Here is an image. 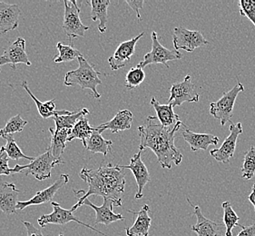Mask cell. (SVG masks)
Segmentation results:
<instances>
[{
    "mask_svg": "<svg viewBox=\"0 0 255 236\" xmlns=\"http://www.w3.org/2000/svg\"><path fill=\"white\" fill-rule=\"evenodd\" d=\"M52 206H53V212L51 214L48 215H43L41 216L37 223L41 227H46L47 225H59V226H65L70 222H76L77 224L81 225V226H85L87 228L91 229L93 231L96 232L99 235H102L103 236H109L106 234H104L101 231L97 230L95 227L87 225L84 222L78 220L76 216H74V212L70 209V210H67L62 208L59 204H57L56 202H51Z\"/></svg>",
    "mask_w": 255,
    "mask_h": 236,
    "instance_id": "8",
    "label": "cell"
},
{
    "mask_svg": "<svg viewBox=\"0 0 255 236\" xmlns=\"http://www.w3.org/2000/svg\"><path fill=\"white\" fill-rule=\"evenodd\" d=\"M173 43L176 51L183 49L186 52H193L198 47L209 44L199 31L189 30L184 27L174 28Z\"/></svg>",
    "mask_w": 255,
    "mask_h": 236,
    "instance_id": "10",
    "label": "cell"
},
{
    "mask_svg": "<svg viewBox=\"0 0 255 236\" xmlns=\"http://www.w3.org/2000/svg\"><path fill=\"white\" fill-rule=\"evenodd\" d=\"M143 35L144 32H142L138 36H134L128 41L123 42L118 46L114 55L108 58V63L111 67V70L116 71L126 67V65L130 61L131 57L134 54L136 43Z\"/></svg>",
    "mask_w": 255,
    "mask_h": 236,
    "instance_id": "14",
    "label": "cell"
},
{
    "mask_svg": "<svg viewBox=\"0 0 255 236\" xmlns=\"http://www.w3.org/2000/svg\"><path fill=\"white\" fill-rule=\"evenodd\" d=\"M182 136L184 141L188 143L191 151L196 152L199 150H207L210 145H216L219 143V137L211 133H196L191 131L184 125V131H182Z\"/></svg>",
    "mask_w": 255,
    "mask_h": 236,
    "instance_id": "19",
    "label": "cell"
},
{
    "mask_svg": "<svg viewBox=\"0 0 255 236\" xmlns=\"http://www.w3.org/2000/svg\"><path fill=\"white\" fill-rule=\"evenodd\" d=\"M238 5L241 15L246 16L255 26V0H240Z\"/></svg>",
    "mask_w": 255,
    "mask_h": 236,
    "instance_id": "36",
    "label": "cell"
},
{
    "mask_svg": "<svg viewBox=\"0 0 255 236\" xmlns=\"http://www.w3.org/2000/svg\"><path fill=\"white\" fill-rule=\"evenodd\" d=\"M199 94L192 83L191 76H186L182 82L174 83L170 88L168 103L173 108L180 107L184 102L196 103L199 101Z\"/></svg>",
    "mask_w": 255,
    "mask_h": 236,
    "instance_id": "9",
    "label": "cell"
},
{
    "mask_svg": "<svg viewBox=\"0 0 255 236\" xmlns=\"http://www.w3.org/2000/svg\"><path fill=\"white\" fill-rule=\"evenodd\" d=\"M65 5V14H64V22L63 29L67 37L71 40L72 38L83 37L89 27L85 26L82 23L80 18L81 9L78 6L77 1H64Z\"/></svg>",
    "mask_w": 255,
    "mask_h": 236,
    "instance_id": "6",
    "label": "cell"
},
{
    "mask_svg": "<svg viewBox=\"0 0 255 236\" xmlns=\"http://www.w3.org/2000/svg\"><path fill=\"white\" fill-rule=\"evenodd\" d=\"M184 125L183 122L179 121L172 127H164L158 123L156 117H147L144 124L137 128L140 136L139 151L143 152L145 149H151L163 168L171 169L172 163L179 165L184 156L174 144V136L181 126Z\"/></svg>",
    "mask_w": 255,
    "mask_h": 236,
    "instance_id": "2",
    "label": "cell"
},
{
    "mask_svg": "<svg viewBox=\"0 0 255 236\" xmlns=\"http://www.w3.org/2000/svg\"><path fill=\"white\" fill-rule=\"evenodd\" d=\"M19 193L20 191L16 189L14 184L0 180V211L8 216L16 214Z\"/></svg>",
    "mask_w": 255,
    "mask_h": 236,
    "instance_id": "18",
    "label": "cell"
},
{
    "mask_svg": "<svg viewBox=\"0 0 255 236\" xmlns=\"http://www.w3.org/2000/svg\"><path fill=\"white\" fill-rule=\"evenodd\" d=\"M222 207L224 209V223H225V236H233V229L235 226H240V224L238 223L240 218L237 216V214L235 213V211L233 209V207L231 206L230 202H224Z\"/></svg>",
    "mask_w": 255,
    "mask_h": 236,
    "instance_id": "31",
    "label": "cell"
},
{
    "mask_svg": "<svg viewBox=\"0 0 255 236\" xmlns=\"http://www.w3.org/2000/svg\"><path fill=\"white\" fill-rule=\"evenodd\" d=\"M23 224L26 226L27 236H44L40 230L37 229L33 224H31L29 222H23Z\"/></svg>",
    "mask_w": 255,
    "mask_h": 236,
    "instance_id": "39",
    "label": "cell"
},
{
    "mask_svg": "<svg viewBox=\"0 0 255 236\" xmlns=\"http://www.w3.org/2000/svg\"><path fill=\"white\" fill-rule=\"evenodd\" d=\"M26 123L27 121L21 118L20 115H16L7 121L5 127L0 129V137L3 138L5 135H12L15 133H20L25 128Z\"/></svg>",
    "mask_w": 255,
    "mask_h": 236,
    "instance_id": "33",
    "label": "cell"
},
{
    "mask_svg": "<svg viewBox=\"0 0 255 236\" xmlns=\"http://www.w3.org/2000/svg\"><path fill=\"white\" fill-rule=\"evenodd\" d=\"M48 130L51 133V144L49 145V147L51 149L53 156L55 157V159L62 160L61 155L67 146L66 144L72 129L64 128L56 131V129L50 127Z\"/></svg>",
    "mask_w": 255,
    "mask_h": 236,
    "instance_id": "25",
    "label": "cell"
},
{
    "mask_svg": "<svg viewBox=\"0 0 255 236\" xmlns=\"http://www.w3.org/2000/svg\"><path fill=\"white\" fill-rule=\"evenodd\" d=\"M21 86H22V88L26 90V93L30 96L31 98L34 100V102L36 104V108H37L38 113L40 115L41 118H44V119H47V118H53L54 117H56V116L70 115V114L72 113L71 111H68V110H66V109H65V110H56V111L52 112V111H50V110L47 108L45 102H44V103L41 102L40 100L37 99V98L34 96V94L31 92V90L29 89V87H28L26 81H23L22 84H21Z\"/></svg>",
    "mask_w": 255,
    "mask_h": 236,
    "instance_id": "29",
    "label": "cell"
},
{
    "mask_svg": "<svg viewBox=\"0 0 255 236\" xmlns=\"http://www.w3.org/2000/svg\"><path fill=\"white\" fill-rule=\"evenodd\" d=\"M248 199H249V201L252 203V205L255 207V184L253 185V191H252L250 195L248 196Z\"/></svg>",
    "mask_w": 255,
    "mask_h": 236,
    "instance_id": "41",
    "label": "cell"
},
{
    "mask_svg": "<svg viewBox=\"0 0 255 236\" xmlns=\"http://www.w3.org/2000/svg\"><path fill=\"white\" fill-rule=\"evenodd\" d=\"M255 175V146L252 145L246 151L242 166V177L244 179L251 180Z\"/></svg>",
    "mask_w": 255,
    "mask_h": 236,
    "instance_id": "34",
    "label": "cell"
},
{
    "mask_svg": "<svg viewBox=\"0 0 255 236\" xmlns=\"http://www.w3.org/2000/svg\"><path fill=\"white\" fill-rule=\"evenodd\" d=\"M189 204L194 208V215L196 216L197 222L192 226V230L195 232L198 236H219L220 226L218 223L210 220L203 215L200 206H193L192 203L187 199Z\"/></svg>",
    "mask_w": 255,
    "mask_h": 236,
    "instance_id": "22",
    "label": "cell"
},
{
    "mask_svg": "<svg viewBox=\"0 0 255 236\" xmlns=\"http://www.w3.org/2000/svg\"><path fill=\"white\" fill-rule=\"evenodd\" d=\"M56 50L58 52V55L54 57V61L56 63L71 62L83 56L80 51L77 50L74 46L64 45L61 42L57 43Z\"/></svg>",
    "mask_w": 255,
    "mask_h": 236,
    "instance_id": "30",
    "label": "cell"
},
{
    "mask_svg": "<svg viewBox=\"0 0 255 236\" xmlns=\"http://www.w3.org/2000/svg\"><path fill=\"white\" fill-rule=\"evenodd\" d=\"M64 164V161L55 159L51 149L48 146L46 153L35 157V159L26 165L16 164L15 167L11 168V173L16 174L23 172L26 175H33L38 181H44L51 177V171L55 166Z\"/></svg>",
    "mask_w": 255,
    "mask_h": 236,
    "instance_id": "4",
    "label": "cell"
},
{
    "mask_svg": "<svg viewBox=\"0 0 255 236\" xmlns=\"http://www.w3.org/2000/svg\"><path fill=\"white\" fill-rule=\"evenodd\" d=\"M152 49L148 52L143 57V61L140 62L138 66L142 68H144L146 66L152 64H163V66L168 68V61H174L182 59L183 55L179 51H172L164 46L159 42L158 36L155 31H153L152 34Z\"/></svg>",
    "mask_w": 255,
    "mask_h": 236,
    "instance_id": "7",
    "label": "cell"
},
{
    "mask_svg": "<svg viewBox=\"0 0 255 236\" xmlns=\"http://www.w3.org/2000/svg\"><path fill=\"white\" fill-rule=\"evenodd\" d=\"M77 61L78 67L66 74L64 85L66 87L79 86L81 89H90L93 97L99 99L101 95L97 91V88L102 84L100 76L103 73L97 71L95 66L87 61L84 56L78 57Z\"/></svg>",
    "mask_w": 255,
    "mask_h": 236,
    "instance_id": "3",
    "label": "cell"
},
{
    "mask_svg": "<svg viewBox=\"0 0 255 236\" xmlns=\"http://www.w3.org/2000/svg\"><path fill=\"white\" fill-rule=\"evenodd\" d=\"M9 157L5 153L4 146L0 148V175H10L11 168L8 166Z\"/></svg>",
    "mask_w": 255,
    "mask_h": 236,
    "instance_id": "37",
    "label": "cell"
},
{
    "mask_svg": "<svg viewBox=\"0 0 255 236\" xmlns=\"http://www.w3.org/2000/svg\"><path fill=\"white\" fill-rule=\"evenodd\" d=\"M6 141V144L4 145L5 153L7 154V156L13 160L26 159L29 160L32 162L35 159V157H31L28 155H26L22 152V150L19 148V146L16 144L15 139L13 137V135H5L3 137Z\"/></svg>",
    "mask_w": 255,
    "mask_h": 236,
    "instance_id": "32",
    "label": "cell"
},
{
    "mask_svg": "<svg viewBox=\"0 0 255 236\" xmlns=\"http://www.w3.org/2000/svg\"><path fill=\"white\" fill-rule=\"evenodd\" d=\"M133 118V114L131 111L128 109L121 110L110 121L101 123L96 129L101 133L106 130H110L113 133H118L120 131L131 128Z\"/></svg>",
    "mask_w": 255,
    "mask_h": 236,
    "instance_id": "20",
    "label": "cell"
},
{
    "mask_svg": "<svg viewBox=\"0 0 255 236\" xmlns=\"http://www.w3.org/2000/svg\"><path fill=\"white\" fill-rule=\"evenodd\" d=\"M91 5V19L99 21L98 30L100 33H105L108 24V6L110 5L109 0H92L87 2Z\"/></svg>",
    "mask_w": 255,
    "mask_h": 236,
    "instance_id": "24",
    "label": "cell"
},
{
    "mask_svg": "<svg viewBox=\"0 0 255 236\" xmlns=\"http://www.w3.org/2000/svg\"><path fill=\"white\" fill-rule=\"evenodd\" d=\"M145 78V73L142 67L136 66L132 67L126 77V88L131 90L139 87Z\"/></svg>",
    "mask_w": 255,
    "mask_h": 236,
    "instance_id": "35",
    "label": "cell"
},
{
    "mask_svg": "<svg viewBox=\"0 0 255 236\" xmlns=\"http://www.w3.org/2000/svg\"><path fill=\"white\" fill-rule=\"evenodd\" d=\"M123 168L118 164H101L97 169L83 168L79 177L87 185V191H74L78 202L73 206V212L82 206L83 202L88 199V196L99 195L108 198L115 203V207L122 206V195L126 187V175Z\"/></svg>",
    "mask_w": 255,
    "mask_h": 236,
    "instance_id": "1",
    "label": "cell"
},
{
    "mask_svg": "<svg viewBox=\"0 0 255 236\" xmlns=\"http://www.w3.org/2000/svg\"><path fill=\"white\" fill-rule=\"evenodd\" d=\"M150 103L156 112L159 122L164 127H172L180 121L179 116L174 113L172 105H161L155 98H152Z\"/></svg>",
    "mask_w": 255,
    "mask_h": 236,
    "instance_id": "23",
    "label": "cell"
},
{
    "mask_svg": "<svg viewBox=\"0 0 255 236\" xmlns=\"http://www.w3.org/2000/svg\"><path fill=\"white\" fill-rule=\"evenodd\" d=\"M58 236H64V235H63V234H60Z\"/></svg>",
    "mask_w": 255,
    "mask_h": 236,
    "instance_id": "42",
    "label": "cell"
},
{
    "mask_svg": "<svg viewBox=\"0 0 255 236\" xmlns=\"http://www.w3.org/2000/svg\"><path fill=\"white\" fill-rule=\"evenodd\" d=\"M20 15V7L16 4L0 1V35H5L17 28Z\"/></svg>",
    "mask_w": 255,
    "mask_h": 236,
    "instance_id": "17",
    "label": "cell"
},
{
    "mask_svg": "<svg viewBox=\"0 0 255 236\" xmlns=\"http://www.w3.org/2000/svg\"><path fill=\"white\" fill-rule=\"evenodd\" d=\"M126 2H127L128 5H129V6H130V7H131V8H132V9L136 13V16H137L138 20H141L142 18H141V15H140V9H142V8H143L144 1H143V0H132V1H130V0H127Z\"/></svg>",
    "mask_w": 255,
    "mask_h": 236,
    "instance_id": "38",
    "label": "cell"
},
{
    "mask_svg": "<svg viewBox=\"0 0 255 236\" xmlns=\"http://www.w3.org/2000/svg\"><path fill=\"white\" fill-rule=\"evenodd\" d=\"M245 91V87L242 83L238 82L228 92L223 94L218 101L210 105V114L224 126L228 123L234 114L235 101L238 95Z\"/></svg>",
    "mask_w": 255,
    "mask_h": 236,
    "instance_id": "5",
    "label": "cell"
},
{
    "mask_svg": "<svg viewBox=\"0 0 255 236\" xmlns=\"http://www.w3.org/2000/svg\"><path fill=\"white\" fill-rule=\"evenodd\" d=\"M17 64H24L27 67L32 65L26 52V40L22 37H18L0 56V71L1 67L5 65H11L12 69L15 70Z\"/></svg>",
    "mask_w": 255,
    "mask_h": 236,
    "instance_id": "12",
    "label": "cell"
},
{
    "mask_svg": "<svg viewBox=\"0 0 255 236\" xmlns=\"http://www.w3.org/2000/svg\"><path fill=\"white\" fill-rule=\"evenodd\" d=\"M82 206H90L96 211L95 225L102 224L104 226H108L115 222L123 221L125 219L121 214H115L113 212L115 203L108 198H104V204L101 206H95L89 199L84 201Z\"/></svg>",
    "mask_w": 255,
    "mask_h": 236,
    "instance_id": "16",
    "label": "cell"
},
{
    "mask_svg": "<svg viewBox=\"0 0 255 236\" xmlns=\"http://www.w3.org/2000/svg\"><path fill=\"white\" fill-rule=\"evenodd\" d=\"M68 182H69L68 175L63 174L59 176V178L56 180L53 185L47 187L45 190L36 193V195L33 196L29 200L25 201V202H18V204L16 206V210L22 211L28 206H39V205L51 202L58 190L61 189L62 187L66 186Z\"/></svg>",
    "mask_w": 255,
    "mask_h": 236,
    "instance_id": "13",
    "label": "cell"
},
{
    "mask_svg": "<svg viewBox=\"0 0 255 236\" xmlns=\"http://www.w3.org/2000/svg\"><path fill=\"white\" fill-rule=\"evenodd\" d=\"M89 111L87 108H83L79 111H73L70 115H63V116H56L53 119L56 123V130L59 131L61 129H73L75 124L80 120L81 118L87 117Z\"/></svg>",
    "mask_w": 255,
    "mask_h": 236,
    "instance_id": "28",
    "label": "cell"
},
{
    "mask_svg": "<svg viewBox=\"0 0 255 236\" xmlns=\"http://www.w3.org/2000/svg\"><path fill=\"white\" fill-rule=\"evenodd\" d=\"M143 152L139 151L130 159L129 165H120L123 169H129L132 171L137 184V193L135 195V199H141L143 197V190L144 186L150 182V175L146 165L143 164L141 154Z\"/></svg>",
    "mask_w": 255,
    "mask_h": 236,
    "instance_id": "15",
    "label": "cell"
},
{
    "mask_svg": "<svg viewBox=\"0 0 255 236\" xmlns=\"http://www.w3.org/2000/svg\"><path fill=\"white\" fill-rule=\"evenodd\" d=\"M150 207L147 205H144L142 209L138 212L129 210V213H132L136 216L135 221L133 226L129 228H126V233L128 236H148L150 231V226L152 219L148 215Z\"/></svg>",
    "mask_w": 255,
    "mask_h": 236,
    "instance_id": "21",
    "label": "cell"
},
{
    "mask_svg": "<svg viewBox=\"0 0 255 236\" xmlns=\"http://www.w3.org/2000/svg\"><path fill=\"white\" fill-rule=\"evenodd\" d=\"M112 141L104 138L102 133L98 132L95 127V131L93 132L90 138L87 140L85 148L94 154L99 153L104 154V156H107L108 153L112 151Z\"/></svg>",
    "mask_w": 255,
    "mask_h": 236,
    "instance_id": "26",
    "label": "cell"
},
{
    "mask_svg": "<svg viewBox=\"0 0 255 236\" xmlns=\"http://www.w3.org/2000/svg\"><path fill=\"white\" fill-rule=\"evenodd\" d=\"M95 131V127H92L89 123V121L86 117L78 120L75 126L71 130V133L68 136L67 142H71L75 139L81 140L84 147H86L88 139L90 138L93 132Z\"/></svg>",
    "mask_w": 255,
    "mask_h": 236,
    "instance_id": "27",
    "label": "cell"
},
{
    "mask_svg": "<svg viewBox=\"0 0 255 236\" xmlns=\"http://www.w3.org/2000/svg\"><path fill=\"white\" fill-rule=\"evenodd\" d=\"M239 227L242 228V230L237 236H255V223L248 226L240 225Z\"/></svg>",
    "mask_w": 255,
    "mask_h": 236,
    "instance_id": "40",
    "label": "cell"
},
{
    "mask_svg": "<svg viewBox=\"0 0 255 236\" xmlns=\"http://www.w3.org/2000/svg\"><path fill=\"white\" fill-rule=\"evenodd\" d=\"M243 132L244 131L242 123H231L229 135L225 138V142L221 145L220 148L211 150V156H213L219 163L228 164L230 159L235 154L238 136L241 133H243Z\"/></svg>",
    "mask_w": 255,
    "mask_h": 236,
    "instance_id": "11",
    "label": "cell"
}]
</instances>
